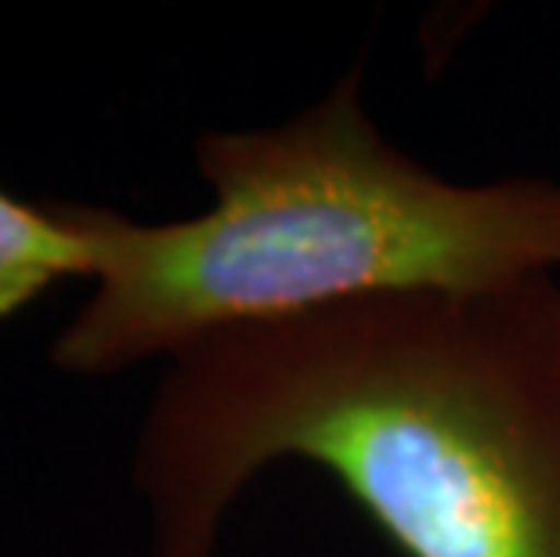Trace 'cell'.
Wrapping results in <instances>:
<instances>
[{
	"instance_id": "obj_1",
	"label": "cell",
	"mask_w": 560,
	"mask_h": 557,
	"mask_svg": "<svg viewBox=\"0 0 560 557\" xmlns=\"http://www.w3.org/2000/svg\"><path fill=\"white\" fill-rule=\"evenodd\" d=\"M279 460L329 471L405 557H560V276L188 344L130 464L149 557H218L232 503Z\"/></svg>"
},
{
	"instance_id": "obj_2",
	"label": "cell",
	"mask_w": 560,
	"mask_h": 557,
	"mask_svg": "<svg viewBox=\"0 0 560 557\" xmlns=\"http://www.w3.org/2000/svg\"><path fill=\"white\" fill-rule=\"evenodd\" d=\"M348 69L276 127L207 130L213 204L141 224L83 207L94 290L51 344L69 376H113L235 326L387 293H470L560 276V182H452L380 135Z\"/></svg>"
},
{
	"instance_id": "obj_3",
	"label": "cell",
	"mask_w": 560,
	"mask_h": 557,
	"mask_svg": "<svg viewBox=\"0 0 560 557\" xmlns=\"http://www.w3.org/2000/svg\"><path fill=\"white\" fill-rule=\"evenodd\" d=\"M98 243L83 207H37L0 188V318L22 312L58 279H94Z\"/></svg>"
}]
</instances>
